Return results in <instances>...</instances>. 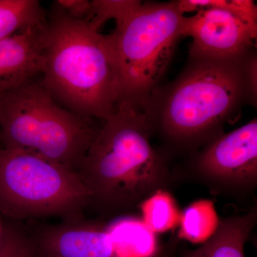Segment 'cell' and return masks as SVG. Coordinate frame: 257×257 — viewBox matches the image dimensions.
I'll list each match as a JSON object with an SVG mask.
<instances>
[{
  "label": "cell",
  "instance_id": "obj_9",
  "mask_svg": "<svg viewBox=\"0 0 257 257\" xmlns=\"http://www.w3.org/2000/svg\"><path fill=\"white\" fill-rule=\"evenodd\" d=\"M45 24L23 29L0 40V99L42 73Z\"/></svg>",
  "mask_w": 257,
  "mask_h": 257
},
{
  "label": "cell",
  "instance_id": "obj_15",
  "mask_svg": "<svg viewBox=\"0 0 257 257\" xmlns=\"http://www.w3.org/2000/svg\"><path fill=\"white\" fill-rule=\"evenodd\" d=\"M144 224L152 232L164 233L179 224L181 213L169 191L160 189L140 204Z\"/></svg>",
  "mask_w": 257,
  "mask_h": 257
},
{
  "label": "cell",
  "instance_id": "obj_18",
  "mask_svg": "<svg viewBox=\"0 0 257 257\" xmlns=\"http://www.w3.org/2000/svg\"><path fill=\"white\" fill-rule=\"evenodd\" d=\"M24 239L13 231H4L0 243V257H18Z\"/></svg>",
  "mask_w": 257,
  "mask_h": 257
},
{
  "label": "cell",
  "instance_id": "obj_21",
  "mask_svg": "<svg viewBox=\"0 0 257 257\" xmlns=\"http://www.w3.org/2000/svg\"><path fill=\"white\" fill-rule=\"evenodd\" d=\"M4 231L5 230L3 229V225H2L1 222H0V243H1L2 240H3Z\"/></svg>",
  "mask_w": 257,
  "mask_h": 257
},
{
  "label": "cell",
  "instance_id": "obj_14",
  "mask_svg": "<svg viewBox=\"0 0 257 257\" xmlns=\"http://www.w3.org/2000/svg\"><path fill=\"white\" fill-rule=\"evenodd\" d=\"M46 21L40 3L37 0H0V40Z\"/></svg>",
  "mask_w": 257,
  "mask_h": 257
},
{
  "label": "cell",
  "instance_id": "obj_4",
  "mask_svg": "<svg viewBox=\"0 0 257 257\" xmlns=\"http://www.w3.org/2000/svg\"><path fill=\"white\" fill-rule=\"evenodd\" d=\"M98 131L92 119L61 105L41 83L30 81L0 99L4 147L30 152L77 173Z\"/></svg>",
  "mask_w": 257,
  "mask_h": 257
},
{
  "label": "cell",
  "instance_id": "obj_16",
  "mask_svg": "<svg viewBox=\"0 0 257 257\" xmlns=\"http://www.w3.org/2000/svg\"><path fill=\"white\" fill-rule=\"evenodd\" d=\"M136 3L134 0H92L90 16L86 21L89 23L91 28L99 31L101 27L111 19L116 23L122 20Z\"/></svg>",
  "mask_w": 257,
  "mask_h": 257
},
{
  "label": "cell",
  "instance_id": "obj_12",
  "mask_svg": "<svg viewBox=\"0 0 257 257\" xmlns=\"http://www.w3.org/2000/svg\"><path fill=\"white\" fill-rule=\"evenodd\" d=\"M106 229L119 257H152L160 249L156 235L140 219L124 218Z\"/></svg>",
  "mask_w": 257,
  "mask_h": 257
},
{
  "label": "cell",
  "instance_id": "obj_8",
  "mask_svg": "<svg viewBox=\"0 0 257 257\" xmlns=\"http://www.w3.org/2000/svg\"><path fill=\"white\" fill-rule=\"evenodd\" d=\"M199 178L214 192L244 194L257 184V121L222 134L203 147L194 161Z\"/></svg>",
  "mask_w": 257,
  "mask_h": 257
},
{
  "label": "cell",
  "instance_id": "obj_13",
  "mask_svg": "<svg viewBox=\"0 0 257 257\" xmlns=\"http://www.w3.org/2000/svg\"><path fill=\"white\" fill-rule=\"evenodd\" d=\"M219 219L213 202L201 199L181 213L178 238L194 243H203L214 234Z\"/></svg>",
  "mask_w": 257,
  "mask_h": 257
},
{
  "label": "cell",
  "instance_id": "obj_10",
  "mask_svg": "<svg viewBox=\"0 0 257 257\" xmlns=\"http://www.w3.org/2000/svg\"><path fill=\"white\" fill-rule=\"evenodd\" d=\"M26 243L32 257H119L106 226H64Z\"/></svg>",
  "mask_w": 257,
  "mask_h": 257
},
{
  "label": "cell",
  "instance_id": "obj_11",
  "mask_svg": "<svg viewBox=\"0 0 257 257\" xmlns=\"http://www.w3.org/2000/svg\"><path fill=\"white\" fill-rule=\"evenodd\" d=\"M256 206L242 215L219 219L214 234L199 247L184 250L180 257H245L244 247L256 224Z\"/></svg>",
  "mask_w": 257,
  "mask_h": 257
},
{
  "label": "cell",
  "instance_id": "obj_1",
  "mask_svg": "<svg viewBox=\"0 0 257 257\" xmlns=\"http://www.w3.org/2000/svg\"><path fill=\"white\" fill-rule=\"evenodd\" d=\"M256 72L252 50L231 58L189 55L180 76L145 103L153 133L184 150L205 146L245 103L256 105Z\"/></svg>",
  "mask_w": 257,
  "mask_h": 257
},
{
  "label": "cell",
  "instance_id": "obj_3",
  "mask_svg": "<svg viewBox=\"0 0 257 257\" xmlns=\"http://www.w3.org/2000/svg\"><path fill=\"white\" fill-rule=\"evenodd\" d=\"M42 85L76 114L106 121L121 101L116 57L109 35L55 7L42 37Z\"/></svg>",
  "mask_w": 257,
  "mask_h": 257
},
{
  "label": "cell",
  "instance_id": "obj_17",
  "mask_svg": "<svg viewBox=\"0 0 257 257\" xmlns=\"http://www.w3.org/2000/svg\"><path fill=\"white\" fill-rule=\"evenodd\" d=\"M55 5L70 18L87 20L91 14L92 3L89 0H57Z\"/></svg>",
  "mask_w": 257,
  "mask_h": 257
},
{
  "label": "cell",
  "instance_id": "obj_6",
  "mask_svg": "<svg viewBox=\"0 0 257 257\" xmlns=\"http://www.w3.org/2000/svg\"><path fill=\"white\" fill-rule=\"evenodd\" d=\"M90 201L77 172L30 152L0 147V213L14 218L71 214Z\"/></svg>",
  "mask_w": 257,
  "mask_h": 257
},
{
  "label": "cell",
  "instance_id": "obj_2",
  "mask_svg": "<svg viewBox=\"0 0 257 257\" xmlns=\"http://www.w3.org/2000/svg\"><path fill=\"white\" fill-rule=\"evenodd\" d=\"M145 103L121 101L88 149L78 174L103 209L137 207L172 182L168 163L152 145Z\"/></svg>",
  "mask_w": 257,
  "mask_h": 257
},
{
  "label": "cell",
  "instance_id": "obj_19",
  "mask_svg": "<svg viewBox=\"0 0 257 257\" xmlns=\"http://www.w3.org/2000/svg\"><path fill=\"white\" fill-rule=\"evenodd\" d=\"M175 245V243H172L167 246H161L160 249L152 257H176Z\"/></svg>",
  "mask_w": 257,
  "mask_h": 257
},
{
  "label": "cell",
  "instance_id": "obj_20",
  "mask_svg": "<svg viewBox=\"0 0 257 257\" xmlns=\"http://www.w3.org/2000/svg\"><path fill=\"white\" fill-rule=\"evenodd\" d=\"M18 257H32L28 247V245H27L26 240L24 239L23 245H22L21 248H20Z\"/></svg>",
  "mask_w": 257,
  "mask_h": 257
},
{
  "label": "cell",
  "instance_id": "obj_5",
  "mask_svg": "<svg viewBox=\"0 0 257 257\" xmlns=\"http://www.w3.org/2000/svg\"><path fill=\"white\" fill-rule=\"evenodd\" d=\"M184 17L177 1H137L116 23L109 37L119 70L121 101L145 102L158 88L182 37Z\"/></svg>",
  "mask_w": 257,
  "mask_h": 257
},
{
  "label": "cell",
  "instance_id": "obj_7",
  "mask_svg": "<svg viewBox=\"0 0 257 257\" xmlns=\"http://www.w3.org/2000/svg\"><path fill=\"white\" fill-rule=\"evenodd\" d=\"M182 14L197 11L182 20V37H192L190 56L231 58L251 50L257 36V22L237 13L245 0H179Z\"/></svg>",
  "mask_w": 257,
  "mask_h": 257
}]
</instances>
